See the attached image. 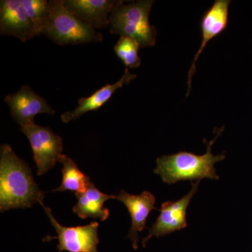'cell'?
<instances>
[{
  "label": "cell",
  "mask_w": 252,
  "mask_h": 252,
  "mask_svg": "<svg viewBox=\"0 0 252 252\" xmlns=\"http://www.w3.org/2000/svg\"><path fill=\"white\" fill-rule=\"evenodd\" d=\"M29 165L15 154L8 144L1 146L0 211L31 207L44 200Z\"/></svg>",
  "instance_id": "6da1fadb"
},
{
  "label": "cell",
  "mask_w": 252,
  "mask_h": 252,
  "mask_svg": "<svg viewBox=\"0 0 252 252\" xmlns=\"http://www.w3.org/2000/svg\"><path fill=\"white\" fill-rule=\"evenodd\" d=\"M223 129L224 127L217 131L216 137L210 142L204 139V142L206 143L207 152L203 155L180 152L158 158L157 166L154 170V173L160 175L162 182L168 185H174L180 181L197 182L205 178L220 180L215 164L224 160L225 155L224 154L214 155L212 147Z\"/></svg>",
  "instance_id": "7a4b0ae2"
},
{
  "label": "cell",
  "mask_w": 252,
  "mask_h": 252,
  "mask_svg": "<svg viewBox=\"0 0 252 252\" xmlns=\"http://www.w3.org/2000/svg\"><path fill=\"white\" fill-rule=\"evenodd\" d=\"M154 3L153 0H138L127 4L119 1L109 17L111 34L132 38L140 48L155 46L157 30L149 23Z\"/></svg>",
  "instance_id": "3957f363"
},
{
  "label": "cell",
  "mask_w": 252,
  "mask_h": 252,
  "mask_svg": "<svg viewBox=\"0 0 252 252\" xmlns=\"http://www.w3.org/2000/svg\"><path fill=\"white\" fill-rule=\"evenodd\" d=\"M41 35L61 46L99 43L103 35L76 17L64 0H50L49 11Z\"/></svg>",
  "instance_id": "277c9868"
},
{
  "label": "cell",
  "mask_w": 252,
  "mask_h": 252,
  "mask_svg": "<svg viewBox=\"0 0 252 252\" xmlns=\"http://www.w3.org/2000/svg\"><path fill=\"white\" fill-rule=\"evenodd\" d=\"M20 130L30 141L37 175H43L54 167L62 154L63 139L48 126H38L35 123L21 127Z\"/></svg>",
  "instance_id": "5b68a950"
},
{
  "label": "cell",
  "mask_w": 252,
  "mask_h": 252,
  "mask_svg": "<svg viewBox=\"0 0 252 252\" xmlns=\"http://www.w3.org/2000/svg\"><path fill=\"white\" fill-rule=\"evenodd\" d=\"M40 205L44 209L58 234V236L46 237L43 240L44 241L57 239L59 242L58 252H99L97 250L99 242L97 233L99 223L97 222L94 221L90 224L79 226H63L55 219L49 207L44 206L43 203Z\"/></svg>",
  "instance_id": "8992f818"
},
{
  "label": "cell",
  "mask_w": 252,
  "mask_h": 252,
  "mask_svg": "<svg viewBox=\"0 0 252 252\" xmlns=\"http://www.w3.org/2000/svg\"><path fill=\"white\" fill-rule=\"evenodd\" d=\"M200 183V181L192 182L190 191L180 200L167 201L162 204L160 215L149 228L148 236L142 240V244L144 248L152 237L160 238L187 228V208L190 200L198 191Z\"/></svg>",
  "instance_id": "52a82bcc"
},
{
  "label": "cell",
  "mask_w": 252,
  "mask_h": 252,
  "mask_svg": "<svg viewBox=\"0 0 252 252\" xmlns=\"http://www.w3.org/2000/svg\"><path fill=\"white\" fill-rule=\"evenodd\" d=\"M4 102L9 107L13 119L21 127L34 123V117L39 114H56L46 99L28 85H23L14 94H6Z\"/></svg>",
  "instance_id": "ba28073f"
},
{
  "label": "cell",
  "mask_w": 252,
  "mask_h": 252,
  "mask_svg": "<svg viewBox=\"0 0 252 252\" xmlns=\"http://www.w3.org/2000/svg\"><path fill=\"white\" fill-rule=\"evenodd\" d=\"M231 1L230 0H216L213 5L204 14L200 23L201 29L202 41L200 47L194 56L193 62L190 65L188 74V91L187 97H188L191 89L192 78L195 74V63L199 56L201 55L203 50L206 47L209 41L219 34H221L226 29L228 25V11Z\"/></svg>",
  "instance_id": "9c48e42d"
},
{
  "label": "cell",
  "mask_w": 252,
  "mask_h": 252,
  "mask_svg": "<svg viewBox=\"0 0 252 252\" xmlns=\"http://www.w3.org/2000/svg\"><path fill=\"white\" fill-rule=\"evenodd\" d=\"M0 34L14 36L23 42L36 36L21 0L0 1Z\"/></svg>",
  "instance_id": "30bf717a"
},
{
  "label": "cell",
  "mask_w": 252,
  "mask_h": 252,
  "mask_svg": "<svg viewBox=\"0 0 252 252\" xmlns=\"http://www.w3.org/2000/svg\"><path fill=\"white\" fill-rule=\"evenodd\" d=\"M116 199L122 202L130 213L132 224L127 237L132 241L133 248L137 250L139 232L147 228L146 223L151 212L157 210L155 196L149 191L142 192L140 195H132L122 190Z\"/></svg>",
  "instance_id": "8fae6325"
},
{
  "label": "cell",
  "mask_w": 252,
  "mask_h": 252,
  "mask_svg": "<svg viewBox=\"0 0 252 252\" xmlns=\"http://www.w3.org/2000/svg\"><path fill=\"white\" fill-rule=\"evenodd\" d=\"M118 2V0H64L71 13L95 30L109 27L111 13Z\"/></svg>",
  "instance_id": "7c38bea8"
},
{
  "label": "cell",
  "mask_w": 252,
  "mask_h": 252,
  "mask_svg": "<svg viewBox=\"0 0 252 252\" xmlns=\"http://www.w3.org/2000/svg\"><path fill=\"white\" fill-rule=\"evenodd\" d=\"M137 77V74L130 72L128 68H126L122 78L115 84H106L89 97H81L75 109L61 114V120L64 124H68L77 120L86 113L98 111L112 98L118 89H122L124 85H128Z\"/></svg>",
  "instance_id": "4fadbf2b"
},
{
  "label": "cell",
  "mask_w": 252,
  "mask_h": 252,
  "mask_svg": "<svg viewBox=\"0 0 252 252\" xmlns=\"http://www.w3.org/2000/svg\"><path fill=\"white\" fill-rule=\"evenodd\" d=\"M75 196L78 202L73 207L74 213L83 220L91 217L99 219L101 221L107 220L109 216V210L104 207V203L109 199L117 198V195L99 191L91 182L84 191L76 193Z\"/></svg>",
  "instance_id": "5bb4252c"
},
{
  "label": "cell",
  "mask_w": 252,
  "mask_h": 252,
  "mask_svg": "<svg viewBox=\"0 0 252 252\" xmlns=\"http://www.w3.org/2000/svg\"><path fill=\"white\" fill-rule=\"evenodd\" d=\"M59 162L62 163L63 181L59 188L53 192L72 190L76 193L83 192L87 188L91 182L90 177L84 175L72 158L64 154H61Z\"/></svg>",
  "instance_id": "9a60e30c"
},
{
  "label": "cell",
  "mask_w": 252,
  "mask_h": 252,
  "mask_svg": "<svg viewBox=\"0 0 252 252\" xmlns=\"http://www.w3.org/2000/svg\"><path fill=\"white\" fill-rule=\"evenodd\" d=\"M140 49L138 42L128 36H121L114 46V51L117 57L124 63L126 68L130 69H135L140 66Z\"/></svg>",
  "instance_id": "2e32d148"
},
{
  "label": "cell",
  "mask_w": 252,
  "mask_h": 252,
  "mask_svg": "<svg viewBox=\"0 0 252 252\" xmlns=\"http://www.w3.org/2000/svg\"><path fill=\"white\" fill-rule=\"evenodd\" d=\"M23 8L34 27L36 36H41L49 11L47 0H21Z\"/></svg>",
  "instance_id": "e0dca14e"
}]
</instances>
